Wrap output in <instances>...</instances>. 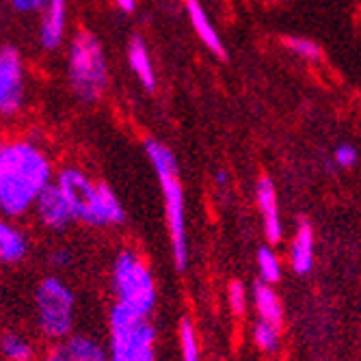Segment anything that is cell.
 Returning a JSON list of instances; mask_svg holds the SVG:
<instances>
[{
	"label": "cell",
	"instance_id": "cell-6",
	"mask_svg": "<svg viewBox=\"0 0 361 361\" xmlns=\"http://www.w3.org/2000/svg\"><path fill=\"white\" fill-rule=\"evenodd\" d=\"M109 361H156V329L147 316L115 303L109 314Z\"/></svg>",
	"mask_w": 361,
	"mask_h": 361
},
{
	"label": "cell",
	"instance_id": "cell-15",
	"mask_svg": "<svg viewBox=\"0 0 361 361\" xmlns=\"http://www.w3.org/2000/svg\"><path fill=\"white\" fill-rule=\"evenodd\" d=\"M128 63H130V70H133L135 76L139 78V82L147 91H152L156 87V72H154V65L149 59V50L139 35H135L128 44Z\"/></svg>",
	"mask_w": 361,
	"mask_h": 361
},
{
	"label": "cell",
	"instance_id": "cell-18",
	"mask_svg": "<svg viewBox=\"0 0 361 361\" xmlns=\"http://www.w3.org/2000/svg\"><path fill=\"white\" fill-rule=\"evenodd\" d=\"M0 355L7 361H35L37 348L35 342L18 331H5L0 336Z\"/></svg>",
	"mask_w": 361,
	"mask_h": 361
},
{
	"label": "cell",
	"instance_id": "cell-28",
	"mask_svg": "<svg viewBox=\"0 0 361 361\" xmlns=\"http://www.w3.org/2000/svg\"><path fill=\"white\" fill-rule=\"evenodd\" d=\"M115 5L123 13H133L137 9V0H115Z\"/></svg>",
	"mask_w": 361,
	"mask_h": 361
},
{
	"label": "cell",
	"instance_id": "cell-22",
	"mask_svg": "<svg viewBox=\"0 0 361 361\" xmlns=\"http://www.w3.org/2000/svg\"><path fill=\"white\" fill-rule=\"evenodd\" d=\"M286 46L292 54H297L305 61H318L322 54L320 46L307 37H290V39H286Z\"/></svg>",
	"mask_w": 361,
	"mask_h": 361
},
{
	"label": "cell",
	"instance_id": "cell-26",
	"mask_svg": "<svg viewBox=\"0 0 361 361\" xmlns=\"http://www.w3.org/2000/svg\"><path fill=\"white\" fill-rule=\"evenodd\" d=\"M42 361H72V357H70V350L65 346V342H52L44 350Z\"/></svg>",
	"mask_w": 361,
	"mask_h": 361
},
{
	"label": "cell",
	"instance_id": "cell-20",
	"mask_svg": "<svg viewBox=\"0 0 361 361\" xmlns=\"http://www.w3.org/2000/svg\"><path fill=\"white\" fill-rule=\"evenodd\" d=\"M253 340L262 350H267V353L277 350L279 348V326L269 324L264 320H257L253 326Z\"/></svg>",
	"mask_w": 361,
	"mask_h": 361
},
{
	"label": "cell",
	"instance_id": "cell-9",
	"mask_svg": "<svg viewBox=\"0 0 361 361\" xmlns=\"http://www.w3.org/2000/svg\"><path fill=\"white\" fill-rule=\"evenodd\" d=\"M32 214H35L37 223L50 232H65L74 221V210L68 202V197L63 195L56 182H52L39 197L35 206H32Z\"/></svg>",
	"mask_w": 361,
	"mask_h": 361
},
{
	"label": "cell",
	"instance_id": "cell-24",
	"mask_svg": "<svg viewBox=\"0 0 361 361\" xmlns=\"http://www.w3.org/2000/svg\"><path fill=\"white\" fill-rule=\"evenodd\" d=\"M72 262H74V251L68 247H56L48 253V264L56 271L72 267Z\"/></svg>",
	"mask_w": 361,
	"mask_h": 361
},
{
	"label": "cell",
	"instance_id": "cell-3",
	"mask_svg": "<svg viewBox=\"0 0 361 361\" xmlns=\"http://www.w3.org/2000/svg\"><path fill=\"white\" fill-rule=\"evenodd\" d=\"M145 154L158 176L162 200H165V216L169 227L173 262L180 271H184L188 264V236H186V216H184V190L178 176V160L167 145H162L154 139L145 143Z\"/></svg>",
	"mask_w": 361,
	"mask_h": 361
},
{
	"label": "cell",
	"instance_id": "cell-12",
	"mask_svg": "<svg viewBox=\"0 0 361 361\" xmlns=\"http://www.w3.org/2000/svg\"><path fill=\"white\" fill-rule=\"evenodd\" d=\"M39 24V42L44 50H56L65 39V26H68V0H48L42 9Z\"/></svg>",
	"mask_w": 361,
	"mask_h": 361
},
{
	"label": "cell",
	"instance_id": "cell-23",
	"mask_svg": "<svg viewBox=\"0 0 361 361\" xmlns=\"http://www.w3.org/2000/svg\"><path fill=\"white\" fill-rule=\"evenodd\" d=\"M227 299H229V307L236 316H243L245 310H247V292H245V286L240 281H232L229 283V290H227Z\"/></svg>",
	"mask_w": 361,
	"mask_h": 361
},
{
	"label": "cell",
	"instance_id": "cell-11",
	"mask_svg": "<svg viewBox=\"0 0 361 361\" xmlns=\"http://www.w3.org/2000/svg\"><path fill=\"white\" fill-rule=\"evenodd\" d=\"M255 200L257 208L262 212V221H264V234L269 243H279L283 236L281 229V216H279V200H277V190L275 184L269 178H262L255 186Z\"/></svg>",
	"mask_w": 361,
	"mask_h": 361
},
{
	"label": "cell",
	"instance_id": "cell-5",
	"mask_svg": "<svg viewBox=\"0 0 361 361\" xmlns=\"http://www.w3.org/2000/svg\"><path fill=\"white\" fill-rule=\"evenodd\" d=\"M32 305L42 338L48 342H63L72 336L76 322V294L68 281L56 275L39 279L32 292Z\"/></svg>",
	"mask_w": 361,
	"mask_h": 361
},
{
	"label": "cell",
	"instance_id": "cell-14",
	"mask_svg": "<svg viewBox=\"0 0 361 361\" xmlns=\"http://www.w3.org/2000/svg\"><path fill=\"white\" fill-rule=\"evenodd\" d=\"M290 264L297 275H307L314 267V232L312 225L303 221L292 238L290 247Z\"/></svg>",
	"mask_w": 361,
	"mask_h": 361
},
{
	"label": "cell",
	"instance_id": "cell-21",
	"mask_svg": "<svg viewBox=\"0 0 361 361\" xmlns=\"http://www.w3.org/2000/svg\"><path fill=\"white\" fill-rule=\"evenodd\" d=\"M180 348H182V361H200V348H197L195 329L188 318L180 322Z\"/></svg>",
	"mask_w": 361,
	"mask_h": 361
},
{
	"label": "cell",
	"instance_id": "cell-8",
	"mask_svg": "<svg viewBox=\"0 0 361 361\" xmlns=\"http://www.w3.org/2000/svg\"><path fill=\"white\" fill-rule=\"evenodd\" d=\"M26 93V74L22 54L13 46L0 48V115L20 113Z\"/></svg>",
	"mask_w": 361,
	"mask_h": 361
},
{
	"label": "cell",
	"instance_id": "cell-27",
	"mask_svg": "<svg viewBox=\"0 0 361 361\" xmlns=\"http://www.w3.org/2000/svg\"><path fill=\"white\" fill-rule=\"evenodd\" d=\"M11 7L20 13H32V11H39V0H9Z\"/></svg>",
	"mask_w": 361,
	"mask_h": 361
},
{
	"label": "cell",
	"instance_id": "cell-4",
	"mask_svg": "<svg viewBox=\"0 0 361 361\" xmlns=\"http://www.w3.org/2000/svg\"><path fill=\"white\" fill-rule=\"evenodd\" d=\"M68 80L82 102L100 100L109 85L104 48L91 30H78L68 50Z\"/></svg>",
	"mask_w": 361,
	"mask_h": 361
},
{
	"label": "cell",
	"instance_id": "cell-2",
	"mask_svg": "<svg viewBox=\"0 0 361 361\" xmlns=\"http://www.w3.org/2000/svg\"><path fill=\"white\" fill-rule=\"evenodd\" d=\"M54 182L68 197L76 221L91 227H115L126 221L123 206L113 188L93 180L80 167H63Z\"/></svg>",
	"mask_w": 361,
	"mask_h": 361
},
{
	"label": "cell",
	"instance_id": "cell-19",
	"mask_svg": "<svg viewBox=\"0 0 361 361\" xmlns=\"http://www.w3.org/2000/svg\"><path fill=\"white\" fill-rule=\"evenodd\" d=\"M257 271H259V277L264 283H277L279 277H281L279 257L269 247H262L257 251Z\"/></svg>",
	"mask_w": 361,
	"mask_h": 361
},
{
	"label": "cell",
	"instance_id": "cell-10",
	"mask_svg": "<svg viewBox=\"0 0 361 361\" xmlns=\"http://www.w3.org/2000/svg\"><path fill=\"white\" fill-rule=\"evenodd\" d=\"M28 234L16 223V219L0 214V264L16 267L28 257Z\"/></svg>",
	"mask_w": 361,
	"mask_h": 361
},
{
	"label": "cell",
	"instance_id": "cell-13",
	"mask_svg": "<svg viewBox=\"0 0 361 361\" xmlns=\"http://www.w3.org/2000/svg\"><path fill=\"white\" fill-rule=\"evenodd\" d=\"M186 13H188V20L192 24L195 32L200 35L202 44L210 52H214L216 56H225V46H223L216 28L212 26V22H210V18H208V13L202 7L200 0H186Z\"/></svg>",
	"mask_w": 361,
	"mask_h": 361
},
{
	"label": "cell",
	"instance_id": "cell-1",
	"mask_svg": "<svg viewBox=\"0 0 361 361\" xmlns=\"http://www.w3.org/2000/svg\"><path fill=\"white\" fill-rule=\"evenodd\" d=\"M56 173L48 154L30 139L0 141V214L20 219L35 206L37 197Z\"/></svg>",
	"mask_w": 361,
	"mask_h": 361
},
{
	"label": "cell",
	"instance_id": "cell-25",
	"mask_svg": "<svg viewBox=\"0 0 361 361\" xmlns=\"http://www.w3.org/2000/svg\"><path fill=\"white\" fill-rule=\"evenodd\" d=\"M357 158H359V156H357V149H355L353 145H348V143L340 145V147L336 149V154H334L336 165H338V167H342V169H350V167H355Z\"/></svg>",
	"mask_w": 361,
	"mask_h": 361
},
{
	"label": "cell",
	"instance_id": "cell-17",
	"mask_svg": "<svg viewBox=\"0 0 361 361\" xmlns=\"http://www.w3.org/2000/svg\"><path fill=\"white\" fill-rule=\"evenodd\" d=\"M253 303L255 310L259 314V320H264L269 324H275L281 329V320H283V312H281V303L277 299L275 290L271 288V283L259 281L253 288Z\"/></svg>",
	"mask_w": 361,
	"mask_h": 361
},
{
	"label": "cell",
	"instance_id": "cell-7",
	"mask_svg": "<svg viewBox=\"0 0 361 361\" xmlns=\"http://www.w3.org/2000/svg\"><path fill=\"white\" fill-rule=\"evenodd\" d=\"M111 283L115 303L149 318L156 307V281L139 253L130 249L117 253L111 271Z\"/></svg>",
	"mask_w": 361,
	"mask_h": 361
},
{
	"label": "cell",
	"instance_id": "cell-16",
	"mask_svg": "<svg viewBox=\"0 0 361 361\" xmlns=\"http://www.w3.org/2000/svg\"><path fill=\"white\" fill-rule=\"evenodd\" d=\"M63 342L70 350L72 361H109L111 359L109 346H104L102 342H97L91 336L72 334L68 340H63Z\"/></svg>",
	"mask_w": 361,
	"mask_h": 361
}]
</instances>
